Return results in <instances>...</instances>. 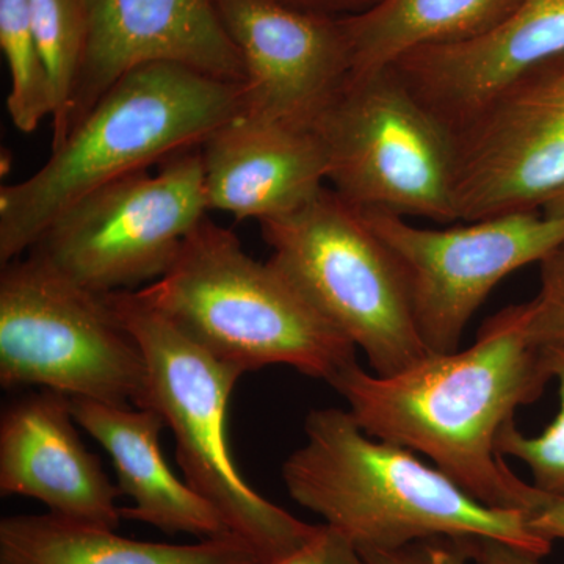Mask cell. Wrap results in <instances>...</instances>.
Masks as SVG:
<instances>
[{
    "label": "cell",
    "mask_w": 564,
    "mask_h": 564,
    "mask_svg": "<svg viewBox=\"0 0 564 564\" xmlns=\"http://www.w3.org/2000/svg\"><path fill=\"white\" fill-rule=\"evenodd\" d=\"M560 62L564 63V57L563 58H558Z\"/></svg>",
    "instance_id": "obj_30"
},
{
    "label": "cell",
    "mask_w": 564,
    "mask_h": 564,
    "mask_svg": "<svg viewBox=\"0 0 564 564\" xmlns=\"http://www.w3.org/2000/svg\"><path fill=\"white\" fill-rule=\"evenodd\" d=\"M267 564H367L358 547L347 534L328 524L318 525L317 532L302 547Z\"/></svg>",
    "instance_id": "obj_25"
},
{
    "label": "cell",
    "mask_w": 564,
    "mask_h": 564,
    "mask_svg": "<svg viewBox=\"0 0 564 564\" xmlns=\"http://www.w3.org/2000/svg\"><path fill=\"white\" fill-rule=\"evenodd\" d=\"M367 564H469L466 538L433 536L414 541L402 547L361 549Z\"/></svg>",
    "instance_id": "obj_24"
},
{
    "label": "cell",
    "mask_w": 564,
    "mask_h": 564,
    "mask_svg": "<svg viewBox=\"0 0 564 564\" xmlns=\"http://www.w3.org/2000/svg\"><path fill=\"white\" fill-rule=\"evenodd\" d=\"M106 300L143 351V408L158 411L172 430L185 484L220 513L261 564L302 547L318 525L300 521L254 491L232 459L226 415L243 370L193 343L135 291L107 293Z\"/></svg>",
    "instance_id": "obj_5"
},
{
    "label": "cell",
    "mask_w": 564,
    "mask_h": 564,
    "mask_svg": "<svg viewBox=\"0 0 564 564\" xmlns=\"http://www.w3.org/2000/svg\"><path fill=\"white\" fill-rule=\"evenodd\" d=\"M466 541L474 564H544L540 556L491 538H467Z\"/></svg>",
    "instance_id": "obj_27"
},
{
    "label": "cell",
    "mask_w": 564,
    "mask_h": 564,
    "mask_svg": "<svg viewBox=\"0 0 564 564\" xmlns=\"http://www.w3.org/2000/svg\"><path fill=\"white\" fill-rule=\"evenodd\" d=\"M564 57V0H524L480 39L408 52L393 63L434 117L458 131L494 96Z\"/></svg>",
    "instance_id": "obj_15"
},
{
    "label": "cell",
    "mask_w": 564,
    "mask_h": 564,
    "mask_svg": "<svg viewBox=\"0 0 564 564\" xmlns=\"http://www.w3.org/2000/svg\"><path fill=\"white\" fill-rule=\"evenodd\" d=\"M243 107L242 84L173 63L133 69L39 172L0 188V262L20 259L63 210L96 188L198 150Z\"/></svg>",
    "instance_id": "obj_3"
},
{
    "label": "cell",
    "mask_w": 564,
    "mask_h": 564,
    "mask_svg": "<svg viewBox=\"0 0 564 564\" xmlns=\"http://www.w3.org/2000/svg\"><path fill=\"white\" fill-rule=\"evenodd\" d=\"M454 135L459 223L543 210L564 192V63L530 70Z\"/></svg>",
    "instance_id": "obj_11"
},
{
    "label": "cell",
    "mask_w": 564,
    "mask_h": 564,
    "mask_svg": "<svg viewBox=\"0 0 564 564\" xmlns=\"http://www.w3.org/2000/svg\"><path fill=\"white\" fill-rule=\"evenodd\" d=\"M524 514L534 533L551 543L564 541V497L545 494L533 486Z\"/></svg>",
    "instance_id": "obj_26"
},
{
    "label": "cell",
    "mask_w": 564,
    "mask_h": 564,
    "mask_svg": "<svg viewBox=\"0 0 564 564\" xmlns=\"http://www.w3.org/2000/svg\"><path fill=\"white\" fill-rule=\"evenodd\" d=\"M33 35L54 91L52 150L68 135L74 85L85 47V17L80 0H29Z\"/></svg>",
    "instance_id": "obj_21"
},
{
    "label": "cell",
    "mask_w": 564,
    "mask_h": 564,
    "mask_svg": "<svg viewBox=\"0 0 564 564\" xmlns=\"http://www.w3.org/2000/svg\"><path fill=\"white\" fill-rule=\"evenodd\" d=\"M543 348L549 372L558 381V413L538 436H527L514 421L508 422L497 437V452L524 463L534 488L564 497V343L544 344Z\"/></svg>",
    "instance_id": "obj_22"
},
{
    "label": "cell",
    "mask_w": 564,
    "mask_h": 564,
    "mask_svg": "<svg viewBox=\"0 0 564 564\" xmlns=\"http://www.w3.org/2000/svg\"><path fill=\"white\" fill-rule=\"evenodd\" d=\"M243 58L245 113L314 132L350 79L343 18L321 17L276 0H214Z\"/></svg>",
    "instance_id": "obj_12"
},
{
    "label": "cell",
    "mask_w": 564,
    "mask_h": 564,
    "mask_svg": "<svg viewBox=\"0 0 564 564\" xmlns=\"http://www.w3.org/2000/svg\"><path fill=\"white\" fill-rule=\"evenodd\" d=\"M529 322L530 302L513 304L491 315L466 350L430 352L389 377L356 361L329 386L369 436L425 455L486 507L525 513L533 485L511 473L497 437L552 380Z\"/></svg>",
    "instance_id": "obj_1"
},
{
    "label": "cell",
    "mask_w": 564,
    "mask_h": 564,
    "mask_svg": "<svg viewBox=\"0 0 564 564\" xmlns=\"http://www.w3.org/2000/svg\"><path fill=\"white\" fill-rule=\"evenodd\" d=\"M358 212L402 267L430 352L459 350L470 318L497 284L564 242V212H519L443 229L419 228L386 212Z\"/></svg>",
    "instance_id": "obj_10"
},
{
    "label": "cell",
    "mask_w": 564,
    "mask_h": 564,
    "mask_svg": "<svg viewBox=\"0 0 564 564\" xmlns=\"http://www.w3.org/2000/svg\"><path fill=\"white\" fill-rule=\"evenodd\" d=\"M0 564H261L239 538L195 544L129 540L115 530L58 516L17 514L0 521Z\"/></svg>",
    "instance_id": "obj_18"
},
{
    "label": "cell",
    "mask_w": 564,
    "mask_h": 564,
    "mask_svg": "<svg viewBox=\"0 0 564 564\" xmlns=\"http://www.w3.org/2000/svg\"><path fill=\"white\" fill-rule=\"evenodd\" d=\"M543 212H547V214H562V212H564V192L560 193V195H556L555 198H552L551 202L545 204Z\"/></svg>",
    "instance_id": "obj_29"
},
{
    "label": "cell",
    "mask_w": 564,
    "mask_h": 564,
    "mask_svg": "<svg viewBox=\"0 0 564 564\" xmlns=\"http://www.w3.org/2000/svg\"><path fill=\"white\" fill-rule=\"evenodd\" d=\"M291 9L328 18H348L372 9L380 0H276Z\"/></svg>",
    "instance_id": "obj_28"
},
{
    "label": "cell",
    "mask_w": 564,
    "mask_h": 564,
    "mask_svg": "<svg viewBox=\"0 0 564 564\" xmlns=\"http://www.w3.org/2000/svg\"><path fill=\"white\" fill-rule=\"evenodd\" d=\"M0 386L143 408V351L106 295L28 256L0 274Z\"/></svg>",
    "instance_id": "obj_8"
},
{
    "label": "cell",
    "mask_w": 564,
    "mask_h": 564,
    "mask_svg": "<svg viewBox=\"0 0 564 564\" xmlns=\"http://www.w3.org/2000/svg\"><path fill=\"white\" fill-rule=\"evenodd\" d=\"M80 3L87 32L70 99L68 135L113 85L141 66L173 63L229 84L247 82L242 55L214 0Z\"/></svg>",
    "instance_id": "obj_13"
},
{
    "label": "cell",
    "mask_w": 564,
    "mask_h": 564,
    "mask_svg": "<svg viewBox=\"0 0 564 564\" xmlns=\"http://www.w3.org/2000/svg\"><path fill=\"white\" fill-rule=\"evenodd\" d=\"M70 411L109 454L121 496L132 499L133 507L121 508L122 519L199 540L232 534L220 513L170 470L161 448L166 425L158 411L85 399H70Z\"/></svg>",
    "instance_id": "obj_17"
},
{
    "label": "cell",
    "mask_w": 564,
    "mask_h": 564,
    "mask_svg": "<svg viewBox=\"0 0 564 564\" xmlns=\"http://www.w3.org/2000/svg\"><path fill=\"white\" fill-rule=\"evenodd\" d=\"M0 47L9 65L7 98L18 131L35 132L44 118L54 117V91L35 35L29 0H0Z\"/></svg>",
    "instance_id": "obj_20"
},
{
    "label": "cell",
    "mask_w": 564,
    "mask_h": 564,
    "mask_svg": "<svg viewBox=\"0 0 564 564\" xmlns=\"http://www.w3.org/2000/svg\"><path fill=\"white\" fill-rule=\"evenodd\" d=\"M259 225L273 250L270 262L366 355L372 373L389 377L430 355L402 267L328 185L299 209Z\"/></svg>",
    "instance_id": "obj_6"
},
{
    "label": "cell",
    "mask_w": 564,
    "mask_h": 564,
    "mask_svg": "<svg viewBox=\"0 0 564 564\" xmlns=\"http://www.w3.org/2000/svg\"><path fill=\"white\" fill-rule=\"evenodd\" d=\"M314 133L329 188L355 209L459 223L454 132L393 66L350 76Z\"/></svg>",
    "instance_id": "obj_7"
},
{
    "label": "cell",
    "mask_w": 564,
    "mask_h": 564,
    "mask_svg": "<svg viewBox=\"0 0 564 564\" xmlns=\"http://www.w3.org/2000/svg\"><path fill=\"white\" fill-rule=\"evenodd\" d=\"M306 444L282 464L289 496L361 549L433 536L491 538L544 558L552 543L522 511L478 502L410 448L369 436L350 411L322 408L304 422Z\"/></svg>",
    "instance_id": "obj_2"
},
{
    "label": "cell",
    "mask_w": 564,
    "mask_h": 564,
    "mask_svg": "<svg viewBox=\"0 0 564 564\" xmlns=\"http://www.w3.org/2000/svg\"><path fill=\"white\" fill-rule=\"evenodd\" d=\"M207 212L198 148L169 159L158 174H129L88 193L29 256L96 295L133 291L169 272Z\"/></svg>",
    "instance_id": "obj_9"
},
{
    "label": "cell",
    "mask_w": 564,
    "mask_h": 564,
    "mask_svg": "<svg viewBox=\"0 0 564 564\" xmlns=\"http://www.w3.org/2000/svg\"><path fill=\"white\" fill-rule=\"evenodd\" d=\"M182 334L243 372L289 366L332 383L355 347L273 265L247 254L231 229L203 218L169 272L135 291Z\"/></svg>",
    "instance_id": "obj_4"
},
{
    "label": "cell",
    "mask_w": 564,
    "mask_h": 564,
    "mask_svg": "<svg viewBox=\"0 0 564 564\" xmlns=\"http://www.w3.org/2000/svg\"><path fill=\"white\" fill-rule=\"evenodd\" d=\"M524 0H380L343 18L351 76L388 68L408 52L480 39L503 24Z\"/></svg>",
    "instance_id": "obj_19"
},
{
    "label": "cell",
    "mask_w": 564,
    "mask_h": 564,
    "mask_svg": "<svg viewBox=\"0 0 564 564\" xmlns=\"http://www.w3.org/2000/svg\"><path fill=\"white\" fill-rule=\"evenodd\" d=\"M76 425L63 393L43 389L7 404L0 417V494L32 497L58 518L117 530L120 489Z\"/></svg>",
    "instance_id": "obj_14"
},
{
    "label": "cell",
    "mask_w": 564,
    "mask_h": 564,
    "mask_svg": "<svg viewBox=\"0 0 564 564\" xmlns=\"http://www.w3.org/2000/svg\"><path fill=\"white\" fill-rule=\"evenodd\" d=\"M209 210L236 220L281 217L328 185L325 152L314 132L240 111L199 147Z\"/></svg>",
    "instance_id": "obj_16"
},
{
    "label": "cell",
    "mask_w": 564,
    "mask_h": 564,
    "mask_svg": "<svg viewBox=\"0 0 564 564\" xmlns=\"http://www.w3.org/2000/svg\"><path fill=\"white\" fill-rule=\"evenodd\" d=\"M534 344L564 343V242L540 262V292L530 302Z\"/></svg>",
    "instance_id": "obj_23"
}]
</instances>
